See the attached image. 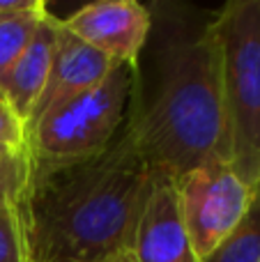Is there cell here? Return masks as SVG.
I'll return each mask as SVG.
<instances>
[{"label":"cell","instance_id":"6da1fadb","mask_svg":"<svg viewBox=\"0 0 260 262\" xmlns=\"http://www.w3.org/2000/svg\"><path fill=\"white\" fill-rule=\"evenodd\" d=\"M157 175L122 131L83 161L32 163L26 221L32 262H106L132 249Z\"/></svg>","mask_w":260,"mask_h":262},{"label":"cell","instance_id":"7a4b0ae2","mask_svg":"<svg viewBox=\"0 0 260 262\" xmlns=\"http://www.w3.org/2000/svg\"><path fill=\"white\" fill-rule=\"evenodd\" d=\"M141 159L178 180L212 161H230V131L221 83V51L212 23L170 46L157 95L124 124Z\"/></svg>","mask_w":260,"mask_h":262},{"label":"cell","instance_id":"3957f363","mask_svg":"<svg viewBox=\"0 0 260 262\" xmlns=\"http://www.w3.org/2000/svg\"><path fill=\"white\" fill-rule=\"evenodd\" d=\"M221 51V83L230 131V163L260 182V0H233L212 21Z\"/></svg>","mask_w":260,"mask_h":262},{"label":"cell","instance_id":"277c9868","mask_svg":"<svg viewBox=\"0 0 260 262\" xmlns=\"http://www.w3.org/2000/svg\"><path fill=\"white\" fill-rule=\"evenodd\" d=\"M134 85L136 67L115 64L99 85L46 111L28 131V159L32 163H69L104 152L122 131Z\"/></svg>","mask_w":260,"mask_h":262},{"label":"cell","instance_id":"5b68a950","mask_svg":"<svg viewBox=\"0 0 260 262\" xmlns=\"http://www.w3.org/2000/svg\"><path fill=\"white\" fill-rule=\"evenodd\" d=\"M256 186L230 161H212L175 180L178 209L193 253L205 262L247 216Z\"/></svg>","mask_w":260,"mask_h":262},{"label":"cell","instance_id":"8992f818","mask_svg":"<svg viewBox=\"0 0 260 262\" xmlns=\"http://www.w3.org/2000/svg\"><path fill=\"white\" fill-rule=\"evenodd\" d=\"M64 30L104 53L115 64L136 67L152 16L136 0H97L60 18Z\"/></svg>","mask_w":260,"mask_h":262},{"label":"cell","instance_id":"52a82bcc","mask_svg":"<svg viewBox=\"0 0 260 262\" xmlns=\"http://www.w3.org/2000/svg\"><path fill=\"white\" fill-rule=\"evenodd\" d=\"M113 67H115L113 60H109L104 53L88 46L85 41H81L69 30H64L62 21H60L58 44H55L53 62H51L49 81H46L44 92H41L39 101H37L35 111H32L30 120L26 124V138H28V131L32 129V124L46 111L72 99V97L81 95V92L90 90V88L99 85L111 74Z\"/></svg>","mask_w":260,"mask_h":262},{"label":"cell","instance_id":"ba28073f","mask_svg":"<svg viewBox=\"0 0 260 262\" xmlns=\"http://www.w3.org/2000/svg\"><path fill=\"white\" fill-rule=\"evenodd\" d=\"M132 251L138 262H201L184 230L175 182L159 177L141 214Z\"/></svg>","mask_w":260,"mask_h":262},{"label":"cell","instance_id":"9c48e42d","mask_svg":"<svg viewBox=\"0 0 260 262\" xmlns=\"http://www.w3.org/2000/svg\"><path fill=\"white\" fill-rule=\"evenodd\" d=\"M60 18L46 14L37 30L35 39L30 41L23 55L0 76V95L12 106V111L28 124L37 101L49 81L51 62H53L55 44H58Z\"/></svg>","mask_w":260,"mask_h":262},{"label":"cell","instance_id":"30bf717a","mask_svg":"<svg viewBox=\"0 0 260 262\" xmlns=\"http://www.w3.org/2000/svg\"><path fill=\"white\" fill-rule=\"evenodd\" d=\"M49 14L46 3L37 0L35 7L26 12L0 16V76L23 55L39 30L44 16Z\"/></svg>","mask_w":260,"mask_h":262},{"label":"cell","instance_id":"8fae6325","mask_svg":"<svg viewBox=\"0 0 260 262\" xmlns=\"http://www.w3.org/2000/svg\"><path fill=\"white\" fill-rule=\"evenodd\" d=\"M205 262H260V182L247 216Z\"/></svg>","mask_w":260,"mask_h":262},{"label":"cell","instance_id":"7c38bea8","mask_svg":"<svg viewBox=\"0 0 260 262\" xmlns=\"http://www.w3.org/2000/svg\"><path fill=\"white\" fill-rule=\"evenodd\" d=\"M0 262H32L23 200L0 207Z\"/></svg>","mask_w":260,"mask_h":262},{"label":"cell","instance_id":"4fadbf2b","mask_svg":"<svg viewBox=\"0 0 260 262\" xmlns=\"http://www.w3.org/2000/svg\"><path fill=\"white\" fill-rule=\"evenodd\" d=\"M28 180H30V159L26 149L7 161H0V207L21 203L26 198Z\"/></svg>","mask_w":260,"mask_h":262},{"label":"cell","instance_id":"5bb4252c","mask_svg":"<svg viewBox=\"0 0 260 262\" xmlns=\"http://www.w3.org/2000/svg\"><path fill=\"white\" fill-rule=\"evenodd\" d=\"M0 145L18 152L26 149V124L5 99H0Z\"/></svg>","mask_w":260,"mask_h":262},{"label":"cell","instance_id":"9a60e30c","mask_svg":"<svg viewBox=\"0 0 260 262\" xmlns=\"http://www.w3.org/2000/svg\"><path fill=\"white\" fill-rule=\"evenodd\" d=\"M35 5H37V0H0V16L26 12V9L35 7Z\"/></svg>","mask_w":260,"mask_h":262},{"label":"cell","instance_id":"2e32d148","mask_svg":"<svg viewBox=\"0 0 260 262\" xmlns=\"http://www.w3.org/2000/svg\"><path fill=\"white\" fill-rule=\"evenodd\" d=\"M106 262H138V260H136V255H134V251L127 249V251H120V253L111 255Z\"/></svg>","mask_w":260,"mask_h":262},{"label":"cell","instance_id":"e0dca14e","mask_svg":"<svg viewBox=\"0 0 260 262\" xmlns=\"http://www.w3.org/2000/svg\"><path fill=\"white\" fill-rule=\"evenodd\" d=\"M14 154H18V149H12V147H7V145H0V161H7V159H12Z\"/></svg>","mask_w":260,"mask_h":262},{"label":"cell","instance_id":"ac0fdd59","mask_svg":"<svg viewBox=\"0 0 260 262\" xmlns=\"http://www.w3.org/2000/svg\"><path fill=\"white\" fill-rule=\"evenodd\" d=\"M0 99H3V95H0Z\"/></svg>","mask_w":260,"mask_h":262}]
</instances>
